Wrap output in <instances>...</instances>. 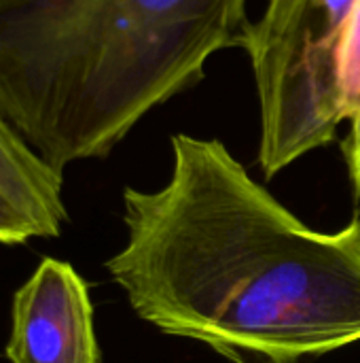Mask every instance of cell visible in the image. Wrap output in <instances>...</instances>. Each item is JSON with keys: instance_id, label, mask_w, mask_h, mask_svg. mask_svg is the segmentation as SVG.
<instances>
[{"instance_id": "1", "label": "cell", "mask_w": 360, "mask_h": 363, "mask_svg": "<svg viewBox=\"0 0 360 363\" xmlns=\"http://www.w3.org/2000/svg\"><path fill=\"white\" fill-rule=\"evenodd\" d=\"M170 181L123 191L106 262L134 313L236 363H297L360 342V215L301 223L221 140L176 134Z\"/></svg>"}, {"instance_id": "2", "label": "cell", "mask_w": 360, "mask_h": 363, "mask_svg": "<svg viewBox=\"0 0 360 363\" xmlns=\"http://www.w3.org/2000/svg\"><path fill=\"white\" fill-rule=\"evenodd\" d=\"M246 0H0V117L55 172L248 47Z\"/></svg>"}, {"instance_id": "3", "label": "cell", "mask_w": 360, "mask_h": 363, "mask_svg": "<svg viewBox=\"0 0 360 363\" xmlns=\"http://www.w3.org/2000/svg\"><path fill=\"white\" fill-rule=\"evenodd\" d=\"M359 0H269L250 26L261 102L259 164L274 177L329 145L346 119L342 60Z\"/></svg>"}, {"instance_id": "4", "label": "cell", "mask_w": 360, "mask_h": 363, "mask_svg": "<svg viewBox=\"0 0 360 363\" xmlns=\"http://www.w3.org/2000/svg\"><path fill=\"white\" fill-rule=\"evenodd\" d=\"M11 363H100L89 287L72 264L42 257L11 302Z\"/></svg>"}, {"instance_id": "5", "label": "cell", "mask_w": 360, "mask_h": 363, "mask_svg": "<svg viewBox=\"0 0 360 363\" xmlns=\"http://www.w3.org/2000/svg\"><path fill=\"white\" fill-rule=\"evenodd\" d=\"M0 189L36 225L40 238H57L68 223L64 174L55 172L0 117Z\"/></svg>"}, {"instance_id": "6", "label": "cell", "mask_w": 360, "mask_h": 363, "mask_svg": "<svg viewBox=\"0 0 360 363\" xmlns=\"http://www.w3.org/2000/svg\"><path fill=\"white\" fill-rule=\"evenodd\" d=\"M342 89H344V113L346 119L360 102V0L350 26V34L342 60Z\"/></svg>"}, {"instance_id": "7", "label": "cell", "mask_w": 360, "mask_h": 363, "mask_svg": "<svg viewBox=\"0 0 360 363\" xmlns=\"http://www.w3.org/2000/svg\"><path fill=\"white\" fill-rule=\"evenodd\" d=\"M32 238H40L36 225L0 189V245L2 247H19Z\"/></svg>"}, {"instance_id": "8", "label": "cell", "mask_w": 360, "mask_h": 363, "mask_svg": "<svg viewBox=\"0 0 360 363\" xmlns=\"http://www.w3.org/2000/svg\"><path fill=\"white\" fill-rule=\"evenodd\" d=\"M348 119L352 121V125H350V134L344 143V153H346L350 179L354 185V194H356V200L360 204V102Z\"/></svg>"}]
</instances>
